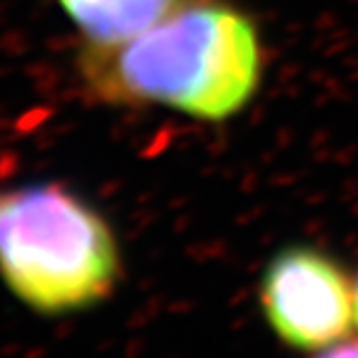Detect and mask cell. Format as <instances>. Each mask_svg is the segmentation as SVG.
<instances>
[{"instance_id": "5", "label": "cell", "mask_w": 358, "mask_h": 358, "mask_svg": "<svg viewBox=\"0 0 358 358\" xmlns=\"http://www.w3.org/2000/svg\"><path fill=\"white\" fill-rule=\"evenodd\" d=\"M313 358H358V339H343L322 352H315Z\"/></svg>"}, {"instance_id": "3", "label": "cell", "mask_w": 358, "mask_h": 358, "mask_svg": "<svg viewBox=\"0 0 358 358\" xmlns=\"http://www.w3.org/2000/svg\"><path fill=\"white\" fill-rule=\"evenodd\" d=\"M356 278L317 246L294 244L268 262L262 283V311L285 345L322 352L348 339L356 326Z\"/></svg>"}, {"instance_id": "4", "label": "cell", "mask_w": 358, "mask_h": 358, "mask_svg": "<svg viewBox=\"0 0 358 358\" xmlns=\"http://www.w3.org/2000/svg\"><path fill=\"white\" fill-rule=\"evenodd\" d=\"M89 43H119L158 22L175 0H59Z\"/></svg>"}, {"instance_id": "2", "label": "cell", "mask_w": 358, "mask_h": 358, "mask_svg": "<svg viewBox=\"0 0 358 358\" xmlns=\"http://www.w3.org/2000/svg\"><path fill=\"white\" fill-rule=\"evenodd\" d=\"M123 280L113 224L61 182L0 188V283L39 320L106 304Z\"/></svg>"}, {"instance_id": "6", "label": "cell", "mask_w": 358, "mask_h": 358, "mask_svg": "<svg viewBox=\"0 0 358 358\" xmlns=\"http://www.w3.org/2000/svg\"><path fill=\"white\" fill-rule=\"evenodd\" d=\"M354 309H356V328H358V276H356V289H354Z\"/></svg>"}, {"instance_id": "1", "label": "cell", "mask_w": 358, "mask_h": 358, "mask_svg": "<svg viewBox=\"0 0 358 358\" xmlns=\"http://www.w3.org/2000/svg\"><path fill=\"white\" fill-rule=\"evenodd\" d=\"M76 76L95 104L162 106L196 121L238 117L264 83L255 20L229 0H175L143 33L76 52Z\"/></svg>"}]
</instances>
